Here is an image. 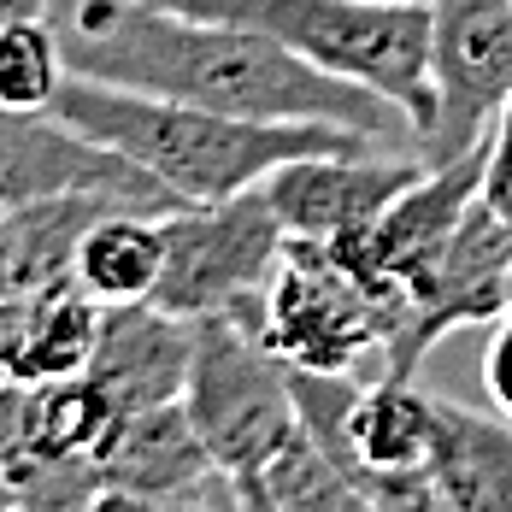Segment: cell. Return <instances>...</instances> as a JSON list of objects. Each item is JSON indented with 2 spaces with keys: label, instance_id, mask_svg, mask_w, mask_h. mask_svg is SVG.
Instances as JSON below:
<instances>
[{
  "label": "cell",
  "instance_id": "6da1fadb",
  "mask_svg": "<svg viewBox=\"0 0 512 512\" xmlns=\"http://www.w3.org/2000/svg\"><path fill=\"white\" fill-rule=\"evenodd\" d=\"M53 24L65 36L71 71L95 83L259 124H342L377 142L412 130L395 101L312 65L248 24H212L154 0H53Z\"/></svg>",
  "mask_w": 512,
  "mask_h": 512
},
{
  "label": "cell",
  "instance_id": "2e32d148",
  "mask_svg": "<svg viewBox=\"0 0 512 512\" xmlns=\"http://www.w3.org/2000/svg\"><path fill=\"white\" fill-rule=\"evenodd\" d=\"M159 271H165V218L142 206H112L77 248V283L101 307L154 301Z\"/></svg>",
  "mask_w": 512,
  "mask_h": 512
},
{
  "label": "cell",
  "instance_id": "5bb4252c",
  "mask_svg": "<svg viewBox=\"0 0 512 512\" xmlns=\"http://www.w3.org/2000/svg\"><path fill=\"white\" fill-rule=\"evenodd\" d=\"M189 365H195V324L189 318L154 307V301H130V307L101 312V342H95V359H89V377L124 412L183 401Z\"/></svg>",
  "mask_w": 512,
  "mask_h": 512
},
{
  "label": "cell",
  "instance_id": "e0dca14e",
  "mask_svg": "<svg viewBox=\"0 0 512 512\" xmlns=\"http://www.w3.org/2000/svg\"><path fill=\"white\" fill-rule=\"evenodd\" d=\"M65 77H71L65 36L59 24H48V12L0 30V106L6 112H53Z\"/></svg>",
  "mask_w": 512,
  "mask_h": 512
},
{
  "label": "cell",
  "instance_id": "277c9868",
  "mask_svg": "<svg viewBox=\"0 0 512 512\" xmlns=\"http://www.w3.org/2000/svg\"><path fill=\"white\" fill-rule=\"evenodd\" d=\"M295 401H301V430L383 512H448L430 477L442 395H424L412 377L389 371L383 383H354V371L348 377L295 371Z\"/></svg>",
  "mask_w": 512,
  "mask_h": 512
},
{
  "label": "cell",
  "instance_id": "8992f818",
  "mask_svg": "<svg viewBox=\"0 0 512 512\" xmlns=\"http://www.w3.org/2000/svg\"><path fill=\"white\" fill-rule=\"evenodd\" d=\"M254 324L265 336V348L289 371L348 377L359 359L389 348L401 312L389 307L330 242L289 236V248H283V259H277V271H271V283H265V295L254 307Z\"/></svg>",
  "mask_w": 512,
  "mask_h": 512
},
{
  "label": "cell",
  "instance_id": "7c38bea8",
  "mask_svg": "<svg viewBox=\"0 0 512 512\" xmlns=\"http://www.w3.org/2000/svg\"><path fill=\"white\" fill-rule=\"evenodd\" d=\"M95 465L112 495H142V501H189L195 507V501H218L230 489V477L218 471L201 424L189 418L183 401L118 412Z\"/></svg>",
  "mask_w": 512,
  "mask_h": 512
},
{
  "label": "cell",
  "instance_id": "ba28073f",
  "mask_svg": "<svg viewBox=\"0 0 512 512\" xmlns=\"http://www.w3.org/2000/svg\"><path fill=\"white\" fill-rule=\"evenodd\" d=\"M283 248H289V230L271 212L265 189L177 206L165 212V271H159L154 307L189 324L254 312Z\"/></svg>",
  "mask_w": 512,
  "mask_h": 512
},
{
  "label": "cell",
  "instance_id": "ac0fdd59",
  "mask_svg": "<svg viewBox=\"0 0 512 512\" xmlns=\"http://www.w3.org/2000/svg\"><path fill=\"white\" fill-rule=\"evenodd\" d=\"M265 489H271V501L277 512H383L365 489H359L354 477L342 471V465L330 460L318 442H312L307 430L271 460L265 471Z\"/></svg>",
  "mask_w": 512,
  "mask_h": 512
},
{
  "label": "cell",
  "instance_id": "9c48e42d",
  "mask_svg": "<svg viewBox=\"0 0 512 512\" xmlns=\"http://www.w3.org/2000/svg\"><path fill=\"white\" fill-rule=\"evenodd\" d=\"M430 6V118L412 148L454 165L489 142L512 101V0H424Z\"/></svg>",
  "mask_w": 512,
  "mask_h": 512
},
{
  "label": "cell",
  "instance_id": "3957f363",
  "mask_svg": "<svg viewBox=\"0 0 512 512\" xmlns=\"http://www.w3.org/2000/svg\"><path fill=\"white\" fill-rule=\"evenodd\" d=\"M212 24H248L301 59L430 118V6L424 0H154Z\"/></svg>",
  "mask_w": 512,
  "mask_h": 512
},
{
  "label": "cell",
  "instance_id": "7402d4cb",
  "mask_svg": "<svg viewBox=\"0 0 512 512\" xmlns=\"http://www.w3.org/2000/svg\"><path fill=\"white\" fill-rule=\"evenodd\" d=\"M42 12H53V0H0V30L18 18H42Z\"/></svg>",
  "mask_w": 512,
  "mask_h": 512
},
{
  "label": "cell",
  "instance_id": "4fadbf2b",
  "mask_svg": "<svg viewBox=\"0 0 512 512\" xmlns=\"http://www.w3.org/2000/svg\"><path fill=\"white\" fill-rule=\"evenodd\" d=\"M101 301L65 277L42 289H18L0 301V389L6 383H59L89 371L101 342Z\"/></svg>",
  "mask_w": 512,
  "mask_h": 512
},
{
  "label": "cell",
  "instance_id": "5b68a950",
  "mask_svg": "<svg viewBox=\"0 0 512 512\" xmlns=\"http://www.w3.org/2000/svg\"><path fill=\"white\" fill-rule=\"evenodd\" d=\"M183 407L201 424L206 448L230 483H254L301 436L295 371L265 348L254 312L201 318Z\"/></svg>",
  "mask_w": 512,
  "mask_h": 512
},
{
  "label": "cell",
  "instance_id": "603a6c76",
  "mask_svg": "<svg viewBox=\"0 0 512 512\" xmlns=\"http://www.w3.org/2000/svg\"><path fill=\"white\" fill-rule=\"evenodd\" d=\"M0 512H12V489H6V471H0Z\"/></svg>",
  "mask_w": 512,
  "mask_h": 512
},
{
  "label": "cell",
  "instance_id": "8fae6325",
  "mask_svg": "<svg viewBox=\"0 0 512 512\" xmlns=\"http://www.w3.org/2000/svg\"><path fill=\"white\" fill-rule=\"evenodd\" d=\"M424 177L418 154H383V148H354V154H312L289 159L283 171H271L259 189L271 212L283 218L289 236L307 242H348L359 230H371L389 201Z\"/></svg>",
  "mask_w": 512,
  "mask_h": 512
},
{
  "label": "cell",
  "instance_id": "44dd1931",
  "mask_svg": "<svg viewBox=\"0 0 512 512\" xmlns=\"http://www.w3.org/2000/svg\"><path fill=\"white\" fill-rule=\"evenodd\" d=\"M83 512H236V489H224L218 501H142V495H112L106 489L101 501H89Z\"/></svg>",
  "mask_w": 512,
  "mask_h": 512
},
{
  "label": "cell",
  "instance_id": "7a4b0ae2",
  "mask_svg": "<svg viewBox=\"0 0 512 512\" xmlns=\"http://www.w3.org/2000/svg\"><path fill=\"white\" fill-rule=\"evenodd\" d=\"M53 118H65L71 130H83L89 142H101L130 165L154 171L159 183L183 201H230L259 189L271 171H283L289 159L312 154H354V148H383L377 136H359L342 124H259V118H224L206 106L159 101L136 95L118 83L95 77H65Z\"/></svg>",
  "mask_w": 512,
  "mask_h": 512
},
{
  "label": "cell",
  "instance_id": "30bf717a",
  "mask_svg": "<svg viewBox=\"0 0 512 512\" xmlns=\"http://www.w3.org/2000/svg\"><path fill=\"white\" fill-rule=\"evenodd\" d=\"M512 312V224L489 201H477L465 212L460 236L448 242L442 265L418 283V295L407 301L401 330L383 348V371L389 377H418L424 354L471 324H495Z\"/></svg>",
  "mask_w": 512,
  "mask_h": 512
},
{
  "label": "cell",
  "instance_id": "ffe728a7",
  "mask_svg": "<svg viewBox=\"0 0 512 512\" xmlns=\"http://www.w3.org/2000/svg\"><path fill=\"white\" fill-rule=\"evenodd\" d=\"M483 389L501 418H512V312L501 318V330L489 336V354H483Z\"/></svg>",
  "mask_w": 512,
  "mask_h": 512
},
{
  "label": "cell",
  "instance_id": "52a82bcc",
  "mask_svg": "<svg viewBox=\"0 0 512 512\" xmlns=\"http://www.w3.org/2000/svg\"><path fill=\"white\" fill-rule=\"evenodd\" d=\"M118 401L89 371L59 383H6L0 389V471L12 489V512H83L101 501L106 430L118 424Z\"/></svg>",
  "mask_w": 512,
  "mask_h": 512
},
{
  "label": "cell",
  "instance_id": "9a60e30c",
  "mask_svg": "<svg viewBox=\"0 0 512 512\" xmlns=\"http://www.w3.org/2000/svg\"><path fill=\"white\" fill-rule=\"evenodd\" d=\"M430 477L448 512H512V418H483L442 395Z\"/></svg>",
  "mask_w": 512,
  "mask_h": 512
},
{
  "label": "cell",
  "instance_id": "d6986e66",
  "mask_svg": "<svg viewBox=\"0 0 512 512\" xmlns=\"http://www.w3.org/2000/svg\"><path fill=\"white\" fill-rule=\"evenodd\" d=\"M483 201L512 224V101L501 106L495 130H489V165H483Z\"/></svg>",
  "mask_w": 512,
  "mask_h": 512
}]
</instances>
